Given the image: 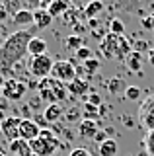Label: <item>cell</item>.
Listing matches in <instances>:
<instances>
[{
	"label": "cell",
	"instance_id": "obj_15",
	"mask_svg": "<svg viewBox=\"0 0 154 156\" xmlns=\"http://www.w3.org/2000/svg\"><path fill=\"white\" fill-rule=\"evenodd\" d=\"M68 8H70V4L68 2H65V0H51L49 2V8H47V12L51 14L53 18H62L66 12H68Z\"/></svg>",
	"mask_w": 154,
	"mask_h": 156
},
{
	"label": "cell",
	"instance_id": "obj_6",
	"mask_svg": "<svg viewBox=\"0 0 154 156\" xmlns=\"http://www.w3.org/2000/svg\"><path fill=\"white\" fill-rule=\"evenodd\" d=\"M51 76L55 78V80L59 82H70L76 78V68L74 65H72V61H68V58H62V61H55V65H53V70H51Z\"/></svg>",
	"mask_w": 154,
	"mask_h": 156
},
{
	"label": "cell",
	"instance_id": "obj_26",
	"mask_svg": "<svg viewBox=\"0 0 154 156\" xmlns=\"http://www.w3.org/2000/svg\"><path fill=\"white\" fill-rule=\"evenodd\" d=\"M125 98L131 100V101L141 100V88H138V86H129L127 90H125Z\"/></svg>",
	"mask_w": 154,
	"mask_h": 156
},
{
	"label": "cell",
	"instance_id": "obj_41",
	"mask_svg": "<svg viewBox=\"0 0 154 156\" xmlns=\"http://www.w3.org/2000/svg\"><path fill=\"white\" fill-rule=\"evenodd\" d=\"M4 98V90H2V86H0V100Z\"/></svg>",
	"mask_w": 154,
	"mask_h": 156
},
{
	"label": "cell",
	"instance_id": "obj_18",
	"mask_svg": "<svg viewBox=\"0 0 154 156\" xmlns=\"http://www.w3.org/2000/svg\"><path fill=\"white\" fill-rule=\"evenodd\" d=\"M12 20L16 26H30V23H33V12L31 10H18L12 16Z\"/></svg>",
	"mask_w": 154,
	"mask_h": 156
},
{
	"label": "cell",
	"instance_id": "obj_30",
	"mask_svg": "<svg viewBox=\"0 0 154 156\" xmlns=\"http://www.w3.org/2000/svg\"><path fill=\"white\" fill-rule=\"evenodd\" d=\"M76 20H78V16H76V10H74V8H68V12L62 16V22L68 23V26H74Z\"/></svg>",
	"mask_w": 154,
	"mask_h": 156
},
{
	"label": "cell",
	"instance_id": "obj_21",
	"mask_svg": "<svg viewBox=\"0 0 154 156\" xmlns=\"http://www.w3.org/2000/svg\"><path fill=\"white\" fill-rule=\"evenodd\" d=\"M103 8H105V6H103V2H100V0H92V2H88V4H86L84 14H86V16H88L90 20H92V18L98 16V14L102 12Z\"/></svg>",
	"mask_w": 154,
	"mask_h": 156
},
{
	"label": "cell",
	"instance_id": "obj_43",
	"mask_svg": "<svg viewBox=\"0 0 154 156\" xmlns=\"http://www.w3.org/2000/svg\"><path fill=\"white\" fill-rule=\"evenodd\" d=\"M30 156H37V154H33V152H31V154H30Z\"/></svg>",
	"mask_w": 154,
	"mask_h": 156
},
{
	"label": "cell",
	"instance_id": "obj_4",
	"mask_svg": "<svg viewBox=\"0 0 154 156\" xmlns=\"http://www.w3.org/2000/svg\"><path fill=\"white\" fill-rule=\"evenodd\" d=\"M37 90H39V96L43 100H47L49 104H59L66 98V88L62 82L55 80L53 76H47L39 80V84H37Z\"/></svg>",
	"mask_w": 154,
	"mask_h": 156
},
{
	"label": "cell",
	"instance_id": "obj_33",
	"mask_svg": "<svg viewBox=\"0 0 154 156\" xmlns=\"http://www.w3.org/2000/svg\"><path fill=\"white\" fill-rule=\"evenodd\" d=\"M107 135H109V133H107V131H100V133H98V135H96V136H94V140H96V143H100V144H102V143H103V140H107V139H109V136H107Z\"/></svg>",
	"mask_w": 154,
	"mask_h": 156
},
{
	"label": "cell",
	"instance_id": "obj_16",
	"mask_svg": "<svg viewBox=\"0 0 154 156\" xmlns=\"http://www.w3.org/2000/svg\"><path fill=\"white\" fill-rule=\"evenodd\" d=\"M62 113H65V109L59 105V104H49L45 107V111H43V117H45L47 123H55V121H59Z\"/></svg>",
	"mask_w": 154,
	"mask_h": 156
},
{
	"label": "cell",
	"instance_id": "obj_9",
	"mask_svg": "<svg viewBox=\"0 0 154 156\" xmlns=\"http://www.w3.org/2000/svg\"><path fill=\"white\" fill-rule=\"evenodd\" d=\"M20 123H22L20 117H6L0 123V131L8 140H16L20 139Z\"/></svg>",
	"mask_w": 154,
	"mask_h": 156
},
{
	"label": "cell",
	"instance_id": "obj_35",
	"mask_svg": "<svg viewBox=\"0 0 154 156\" xmlns=\"http://www.w3.org/2000/svg\"><path fill=\"white\" fill-rule=\"evenodd\" d=\"M146 47H148V43H146V41H138L137 45L133 47V51H137V53H142V51H146Z\"/></svg>",
	"mask_w": 154,
	"mask_h": 156
},
{
	"label": "cell",
	"instance_id": "obj_27",
	"mask_svg": "<svg viewBox=\"0 0 154 156\" xmlns=\"http://www.w3.org/2000/svg\"><path fill=\"white\" fill-rule=\"evenodd\" d=\"M100 65H102V62H100L98 58H94V57H92L90 61H86V62H84V70L88 72V74H94V72L100 68Z\"/></svg>",
	"mask_w": 154,
	"mask_h": 156
},
{
	"label": "cell",
	"instance_id": "obj_24",
	"mask_svg": "<svg viewBox=\"0 0 154 156\" xmlns=\"http://www.w3.org/2000/svg\"><path fill=\"white\" fill-rule=\"evenodd\" d=\"M109 31L115 33V35H125V23L119 18H113L111 23H109Z\"/></svg>",
	"mask_w": 154,
	"mask_h": 156
},
{
	"label": "cell",
	"instance_id": "obj_25",
	"mask_svg": "<svg viewBox=\"0 0 154 156\" xmlns=\"http://www.w3.org/2000/svg\"><path fill=\"white\" fill-rule=\"evenodd\" d=\"M65 43H66V47H68V49H74V51H78L80 47H84L82 37H80V35H68Z\"/></svg>",
	"mask_w": 154,
	"mask_h": 156
},
{
	"label": "cell",
	"instance_id": "obj_10",
	"mask_svg": "<svg viewBox=\"0 0 154 156\" xmlns=\"http://www.w3.org/2000/svg\"><path fill=\"white\" fill-rule=\"evenodd\" d=\"M41 135V127L35 123L33 119H22L20 123V139L26 140V143H31L37 136Z\"/></svg>",
	"mask_w": 154,
	"mask_h": 156
},
{
	"label": "cell",
	"instance_id": "obj_8",
	"mask_svg": "<svg viewBox=\"0 0 154 156\" xmlns=\"http://www.w3.org/2000/svg\"><path fill=\"white\" fill-rule=\"evenodd\" d=\"M138 119H141V123L148 129V133H152L154 131V96L146 98V100L142 101L141 109H138Z\"/></svg>",
	"mask_w": 154,
	"mask_h": 156
},
{
	"label": "cell",
	"instance_id": "obj_38",
	"mask_svg": "<svg viewBox=\"0 0 154 156\" xmlns=\"http://www.w3.org/2000/svg\"><path fill=\"white\" fill-rule=\"evenodd\" d=\"M148 62L154 66V49H150V51H148Z\"/></svg>",
	"mask_w": 154,
	"mask_h": 156
},
{
	"label": "cell",
	"instance_id": "obj_3",
	"mask_svg": "<svg viewBox=\"0 0 154 156\" xmlns=\"http://www.w3.org/2000/svg\"><path fill=\"white\" fill-rule=\"evenodd\" d=\"M59 146H61V140L57 139V135L51 129H41V135L30 143L31 152L37 156H53Z\"/></svg>",
	"mask_w": 154,
	"mask_h": 156
},
{
	"label": "cell",
	"instance_id": "obj_32",
	"mask_svg": "<svg viewBox=\"0 0 154 156\" xmlns=\"http://www.w3.org/2000/svg\"><path fill=\"white\" fill-rule=\"evenodd\" d=\"M88 104H92V105H96V107H100V105H102V96L96 94V92L88 94Z\"/></svg>",
	"mask_w": 154,
	"mask_h": 156
},
{
	"label": "cell",
	"instance_id": "obj_11",
	"mask_svg": "<svg viewBox=\"0 0 154 156\" xmlns=\"http://www.w3.org/2000/svg\"><path fill=\"white\" fill-rule=\"evenodd\" d=\"M100 133V125L98 121H88V119H82L78 123V135L82 139H94L96 135Z\"/></svg>",
	"mask_w": 154,
	"mask_h": 156
},
{
	"label": "cell",
	"instance_id": "obj_40",
	"mask_svg": "<svg viewBox=\"0 0 154 156\" xmlns=\"http://www.w3.org/2000/svg\"><path fill=\"white\" fill-rule=\"evenodd\" d=\"M105 113H107V107H105V105L102 104V105H100V117H103Z\"/></svg>",
	"mask_w": 154,
	"mask_h": 156
},
{
	"label": "cell",
	"instance_id": "obj_5",
	"mask_svg": "<svg viewBox=\"0 0 154 156\" xmlns=\"http://www.w3.org/2000/svg\"><path fill=\"white\" fill-rule=\"evenodd\" d=\"M53 65H55V61L49 57V55H41V57H31L30 61H27V70H30L31 76L43 78L51 76V70H53Z\"/></svg>",
	"mask_w": 154,
	"mask_h": 156
},
{
	"label": "cell",
	"instance_id": "obj_28",
	"mask_svg": "<svg viewBox=\"0 0 154 156\" xmlns=\"http://www.w3.org/2000/svg\"><path fill=\"white\" fill-rule=\"evenodd\" d=\"M76 57H78V61H82V62L90 61V58H92V49L90 47H80L78 51H76Z\"/></svg>",
	"mask_w": 154,
	"mask_h": 156
},
{
	"label": "cell",
	"instance_id": "obj_19",
	"mask_svg": "<svg viewBox=\"0 0 154 156\" xmlns=\"http://www.w3.org/2000/svg\"><path fill=\"white\" fill-rule=\"evenodd\" d=\"M125 62H127V68H129L131 72H141V65H142V53L133 51L131 55L125 58Z\"/></svg>",
	"mask_w": 154,
	"mask_h": 156
},
{
	"label": "cell",
	"instance_id": "obj_37",
	"mask_svg": "<svg viewBox=\"0 0 154 156\" xmlns=\"http://www.w3.org/2000/svg\"><path fill=\"white\" fill-rule=\"evenodd\" d=\"M98 26H100L98 18H92V20H90V27H92V29H96V27H98Z\"/></svg>",
	"mask_w": 154,
	"mask_h": 156
},
{
	"label": "cell",
	"instance_id": "obj_22",
	"mask_svg": "<svg viewBox=\"0 0 154 156\" xmlns=\"http://www.w3.org/2000/svg\"><path fill=\"white\" fill-rule=\"evenodd\" d=\"M82 117L88 121H96V117H100V107H96V105L86 101L84 107H82Z\"/></svg>",
	"mask_w": 154,
	"mask_h": 156
},
{
	"label": "cell",
	"instance_id": "obj_7",
	"mask_svg": "<svg viewBox=\"0 0 154 156\" xmlns=\"http://www.w3.org/2000/svg\"><path fill=\"white\" fill-rule=\"evenodd\" d=\"M2 90H4V98H6V100L18 101V100L23 98L27 86L23 84V82H20V80H16V78H10V80L2 82Z\"/></svg>",
	"mask_w": 154,
	"mask_h": 156
},
{
	"label": "cell",
	"instance_id": "obj_1",
	"mask_svg": "<svg viewBox=\"0 0 154 156\" xmlns=\"http://www.w3.org/2000/svg\"><path fill=\"white\" fill-rule=\"evenodd\" d=\"M31 39H33V35H31L30 29L12 33V35L2 43V47H0V61L6 66H12V65H16L18 61H22L23 55L27 53V45H30Z\"/></svg>",
	"mask_w": 154,
	"mask_h": 156
},
{
	"label": "cell",
	"instance_id": "obj_39",
	"mask_svg": "<svg viewBox=\"0 0 154 156\" xmlns=\"http://www.w3.org/2000/svg\"><path fill=\"white\" fill-rule=\"evenodd\" d=\"M6 105H8V100H6V98H2V100H0V111L6 109Z\"/></svg>",
	"mask_w": 154,
	"mask_h": 156
},
{
	"label": "cell",
	"instance_id": "obj_36",
	"mask_svg": "<svg viewBox=\"0 0 154 156\" xmlns=\"http://www.w3.org/2000/svg\"><path fill=\"white\" fill-rule=\"evenodd\" d=\"M6 18H8V10H6L4 4H0V22H4Z\"/></svg>",
	"mask_w": 154,
	"mask_h": 156
},
{
	"label": "cell",
	"instance_id": "obj_29",
	"mask_svg": "<svg viewBox=\"0 0 154 156\" xmlns=\"http://www.w3.org/2000/svg\"><path fill=\"white\" fill-rule=\"evenodd\" d=\"M144 148H146L148 156H154V131L146 135V139H144Z\"/></svg>",
	"mask_w": 154,
	"mask_h": 156
},
{
	"label": "cell",
	"instance_id": "obj_42",
	"mask_svg": "<svg viewBox=\"0 0 154 156\" xmlns=\"http://www.w3.org/2000/svg\"><path fill=\"white\" fill-rule=\"evenodd\" d=\"M0 156H6V154H4V152H2V150H0Z\"/></svg>",
	"mask_w": 154,
	"mask_h": 156
},
{
	"label": "cell",
	"instance_id": "obj_31",
	"mask_svg": "<svg viewBox=\"0 0 154 156\" xmlns=\"http://www.w3.org/2000/svg\"><path fill=\"white\" fill-rule=\"evenodd\" d=\"M142 27L148 29V31H154V14H150V16L142 18Z\"/></svg>",
	"mask_w": 154,
	"mask_h": 156
},
{
	"label": "cell",
	"instance_id": "obj_23",
	"mask_svg": "<svg viewBox=\"0 0 154 156\" xmlns=\"http://www.w3.org/2000/svg\"><path fill=\"white\" fill-rule=\"evenodd\" d=\"M107 88H109V92H111V94H125V90H127V88L123 86V80H121V78H117V76L109 80Z\"/></svg>",
	"mask_w": 154,
	"mask_h": 156
},
{
	"label": "cell",
	"instance_id": "obj_13",
	"mask_svg": "<svg viewBox=\"0 0 154 156\" xmlns=\"http://www.w3.org/2000/svg\"><path fill=\"white\" fill-rule=\"evenodd\" d=\"M27 53L31 57H41V55H47V41L41 37H33L27 45Z\"/></svg>",
	"mask_w": 154,
	"mask_h": 156
},
{
	"label": "cell",
	"instance_id": "obj_17",
	"mask_svg": "<svg viewBox=\"0 0 154 156\" xmlns=\"http://www.w3.org/2000/svg\"><path fill=\"white\" fill-rule=\"evenodd\" d=\"M117 150H119V144H117L115 139H111V136L100 144V156H115Z\"/></svg>",
	"mask_w": 154,
	"mask_h": 156
},
{
	"label": "cell",
	"instance_id": "obj_12",
	"mask_svg": "<svg viewBox=\"0 0 154 156\" xmlns=\"http://www.w3.org/2000/svg\"><path fill=\"white\" fill-rule=\"evenodd\" d=\"M8 148H10V154H12V156H30V154H31L30 143H26V140H22V139L10 140Z\"/></svg>",
	"mask_w": 154,
	"mask_h": 156
},
{
	"label": "cell",
	"instance_id": "obj_14",
	"mask_svg": "<svg viewBox=\"0 0 154 156\" xmlns=\"http://www.w3.org/2000/svg\"><path fill=\"white\" fill-rule=\"evenodd\" d=\"M53 22V16L47 10H39L37 8L35 12H33V26H35L37 29H45L47 26H51Z\"/></svg>",
	"mask_w": 154,
	"mask_h": 156
},
{
	"label": "cell",
	"instance_id": "obj_34",
	"mask_svg": "<svg viewBox=\"0 0 154 156\" xmlns=\"http://www.w3.org/2000/svg\"><path fill=\"white\" fill-rule=\"evenodd\" d=\"M70 156H92V152H90V150H86V148H74L70 152Z\"/></svg>",
	"mask_w": 154,
	"mask_h": 156
},
{
	"label": "cell",
	"instance_id": "obj_20",
	"mask_svg": "<svg viewBox=\"0 0 154 156\" xmlns=\"http://www.w3.org/2000/svg\"><path fill=\"white\" fill-rule=\"evenodd\" d=\"M66 90L72 92V94H76V96H84V94H88V82L82 80V78H74Z\"/></svg>",
	"mask_w": 154,
	"mask_h": 156
},
{
	"label": "cell",
	"instance_id": "obj_2",
	"mask_svg": "<svg viewBox=\"0 0 154 156\" xmlns=\"http://www.w3.org/2000/svg\"><path fill=\"white\" fill-rule=\"evenodd\" d=\"M100 53L105 58H117V61H125L133 53V45L125 35H115V33L107 31L100 41Z\"/></svg>",
	"mask_w": 154,
	"mask_h": 156
}]
</instances>
